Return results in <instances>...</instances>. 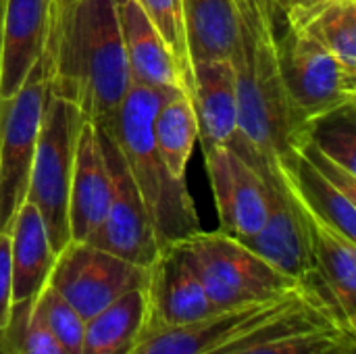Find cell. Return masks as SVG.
<instances>
[{
  "label": "cell",
  "instance_id": "cell-25",
  "mask_svg": "<svg viewBox=\"0 0 356 354\" xmlns=\"http://www.w3.org/2000/svg\"><path fill=\"white\" fill-rule=\"evenodd\" d=\"M0 354H69L44 328L33 300L13 303L8 323L0 336Z\"/></svg>",
  "mask_w": 356,
  "mask_h": 354
},
{
  "label": "cell",
  "instance_id": "cell-30",
  "mask_svg": "<svg viewBox=\"0 0 356 354\" xmlns=\"http://www.w3.org/2000/svg\"><path fill=\"white\" fill-rule=\"evenodd\" d=\"M13 307V269H10V236L0 234V336L8 323Z\"/></svg>",
  "mask_w": 356,
  "mask_h": 354
},
{
  "label": "cell",
  "instance_id": "cell-6",
  "mask_svg": "<svg viewBox=\"0 0 356 354\" xmlns=\"http://www.w3.org/2000/svg\"><path fill=\"white\" fill-rule=\"evenodd\" d=\"M277 61L290 108L305 140L315 121L356 102V69L346 67L307 31L294 27L277 31Z\"/></svg>",
  "mask_w": 356,
  "mask_h": 354
},
{
  "label": "cell",
  "instance_id": "cell-15",
  "mask_svg": "<svg viewBox=\"0 0 356 354\" xmlns=\"http://www.w3.org/2000/svg\"><path fill=\"white\" fill-rule=\"evenodd\" d=\"M188 90L200 146H227L240 131L238 81L232 58L194 61Z\"/></svg>",
  "mask_w": 356,
  "mask_h": 354
},
{
  "label": "cell",
  "instance_id": "cell-17",
  "mask_svg": "<svg viewBox=\"0 0 356 354\" xmlns=\"http://www.w3.org/2000/svg\"><path fill=\"white\" fill-rule=\"evenodd\" d=\"M111 204V175L104 163L96 123L83 119L77 138L71 194L69 232L71 242H86L106 217Z\"/></svg>",
  "mask_w": 356,
  "mask_h": 354
},
{
  "label": "cell",
  "instance_id": "cell-19",
  "mask_svg": "<svg viewBox=\"0 0 356 354\" xmlns=\"http://www.w3.org/2000/svg\"><path fill=\"white\" fill-rule=\"evenodd\" d=\"M131 81L169 92L188 90L186 75L167 48L165 40L148 19L140 0H115ZM190 94V90H188Z\"/></svg>",
  "mask_w": 356,
  "mask_h": 354
},
{
  "label": "cell",
  "instance_id": "cell-1",
  "mask_svg": "<svg viewBox=\"0 0 356 354\" xmlns=\"http://www.w3.org/2000/svg\"><path fill=\"white\" fill-rule=\"evenodd\" d=\"M240 131L227 144L267 186L290 192L292 167L305 136L290 108L277 61V19L269 0H232Z\"/></svg>",
  "mask_w": 356,
  "mask_h": 354
},
{
  "label": "cell",
  "instance_id": "cell-27",
  "mask_svg": "<svg viewBox=\"0 0 356 354\" xmlns=\"http://www.w3.org/2000/svg\"><path fill=\"white\" fill-rule=\"evenodd\" d=\"M33 309L38 317L42 319L44 328L54 336V340L67 353H81L86 319L50 284H46L42 292L33 298Z\"/></svg>",
  "mask_w": 356,
  "mask_h": 354
},
{
  "label": "cell",
  "instance_id": "cell-31",
  "mask_svg": "<svg viewBox=\"0 0 356 354\" xmlns=\"http://www.w3.org/2000/svg\"><path fill=\"white\" fill-rule=\"evenodd\" d=\"M271 6H273V13H275V19H277V27L284 25L286 19L294 17V15H300V13H307L319 4H323L325 0H269Z\"/></svg>",
  "mask_w": 356,
  "mask_h": 354
},
{
  "label": "cell",
  "instance_id": "cell-10",
  "mask_svg": "<svg viewBox=\"0 0 356 354\" xmlns=\"http://www.w3.org/2000/svg\"><path fill=\"white\" fill-rule=\"evenodd\" d=\"M48 284L88 321L131 290L148 286V269L88 242H69L54 259Z\"/></svg>",
  "mask_w": 356,
  "mask_h": 354
},
{
  "label": "cell",
  "instance_id": "cell-9",
  "mask_svg": "<svg viewBox=\"0 0 356 354\" xmlns=\"http://www.w3.org/2000/svg\"><path fill=\"white\" fill-rule=\"evenodd\" d=\"M96 127L111 175V204L106 217L86 242L138 267L150 269L161 252L152 221L113 138V131L106 125L96 123Z\"/></svg>",
  "mask_w": 356,
  "mask_h": 354
},
{
  "label": "cell",
  "instance_id": "cell-29",
  "mask_svg": "<svg viewBox=\"0 0 356 354\" xmlns=\"http://www.w3.org/2000/svg\"><path fill=\"white\" fill-rule=\"evenodd\" d=\"M296 152H300L323 177H327L334 186H338L348 198H353L356 200V173H350V171H346L344 167H340L336 161H332L330 156H325L317 146H313L309 140H305L300 146H298V150Z\"/></svg>",
  "mask_w": 356,
  "mask_h": 354
},
{
  "label": "cell",
  "instance_id": "cell-21",
  "mask_svg": "<svg viewBox=\"0 0 356 354\" xmlns=\"http://www.w3.org/2000/svg\"><path fill=\"white\" fill-rule=\"evenodd\" d=\"M146 325V288L131 290L86 321L79 354H131Z\"/></svg>",
  "mask_w": 356,
  "mask_h": 354
},
{
  "label": "cell",
  "instance_id": "cell-16",
  "mask_svg": "<svg viewBox=\"0 0 356 354\" xmlns=\"http://www.w3.org/2000/svg\"><path fill=\"white\" fill-rule=\"evenodd\" d=\"M307 219L315 271L305 286L317 290L332 305L338 319L356 332V242L309 213Z\"/></svg>",
  "mask_w": 356,
  "mask_h": 354
},
{
  "label": "cell",
  "instance_id": "cell-26",
  "mask_svg": "<svg viewBox=\"0 0 356 354\" xmlns=\"http://www.w3.org/2000/svg\"><path fill=\"white\" fill-rule=\"evenodd\" d=\"M307 140L340 167L356 173L355 104L334 111L315 121L309 129Z\"/></svg>",
  "mask_w": 356,
  "mask_h": 354
},
{
  "label": "cell",
  "instance_id": "cell-13",
  "mask_svg": "<svg viewBox=\"0 0 356 354\" xmlns=\"http://www.w3.org/2000/svg\"><path fill=\"white\" fill-rule=\"evenodd\" d=\"M146 296V330L184 325L219 313L179 244H171L159 252L154 265L148 269Z\"/></svg>",
  "mask_w": 356,
  "mask_h": 354
},
{
  "label": "cell",
  "instance_id": "cell-20",
  "mask_svg": "<svg viewBox=\"0 0 356 354\" xmlns=\"http://www.w3.org/2000/svg\"><path fill=\"white\" fill-rule=\"evenodd\" d=\"M13 303L33 300L48 284L54 267V250L38 209L23 200L8 227Z\"/></svg>",
  "mask_w": 356,
  "mask_h": 354
},
{
  "label": "cell",
  "instance_id": "cell-23",
  "mask_svg": "<svg viewBox=\"0 0 356 354\" xmlns=\"http://www.w3.org/2000/svg\"><path fill=\"white\" fill-rule=\"evenodd\" d=\"M152 136L169 173L186 182L188 161L198 142V121L188 90L163 92L152 119Z\"/></svg>",
  "mask_w": 356,
  "mask_h": 354
},
{
  "label": "cell",
  "instance_id": "cell-7",
  "mask_svg": "<svg viewBox=\"0 0 356 354\" xmlns=\"http://www.w3.org/2000/svg\"><path fill=\"white\" fill-rule=\"evenodd\" d=\"M46 94V73L40 58L23 86L13 96L0 98V234L8 232L27 194Z\"/></svg>",
  "mask_w": 356,
  "mask_h": 354
},
{
  "label": "cell",
  "instance_id": "cell-32",
  "mask_svg": "<svg viewBox=\"0 0 356 354\" xmlns=\"http://www.w3.org/2000/svg\"><path fill=\"white\" fill-rule=\"evenodd\" d=\"M2 15H4V0H0V52H2Z\"/></svg>",
  "mask_w": 356,
  "mask_h": 354
},
{
  "label": "cell",
  "instance_id": "cell-2",
  "mask_svg": "<svg viewBox=\"0 0 356 354\" xmlns=\"http://www.w3.org/2000/svg\"><path fill=\"white\" fill-rule=\"evenodd\" d=\"M48 96L92 123H113L131 88L115 0H52L42 54Z\"/></svg>",
  "mask_w": 356,
  "mask_h": 354
},
{
  "label": "cell",
  "instance_id": "cell-22",
  "mask_svg": "<svg viewBox=\"0 0 356 354\" xmlns=\"http://www.w3.org/2000/svg\"><path fill=\"white\" fill-rule=\"evenodd\" d=\"M315 219L356 242V200L323 177L300 152L294 156L290 192Z\"/></svg>",
  "mask_w": 356,
  "mask_h": 354
},
{
  "label": "cell",
  "instance_id": "cell-12",
  "mask_svg": "<svg viewBox=\"0 0 356 354\" xmlns=\"http://www.w3.org/2000/svg\"><path fill=\"white\" fill-rule=\"evenodd\" d=\"M202 152L221 232L236 240L254 236L269 213L265 179L229 146H207Z\"/></svg>",
  "mask_w": 356,
  "mask_h": 354
},
{
  "label": "cell",
  "instance_id": "cell-14",
  "mask_svg": "<svg viewBox=\"0 0 356 354\" xmlns=\"http://www.w3.org/2000/svg\"><path fill=\"white\" fill-rule=\"evenodd\" d=\"M267 190L269 213L263 227L240 242L288 277L305 284L315 271L307 213L292 194L273 186Z\"/></svg>",
  "mask_w": 356,
  "mask_h": 354
},
{
  "label": "cell",
  "instance_id": "cell-28",
  "mask_svg": "<svg viewBox=\"0 0 356 354\" xmlns=\"http://www.w3.org/2000/svg\"><path fill=\"white\" fill-rule=\"evenodd\" d=\"M148 19L154 23L156 31L165 40L167 48L179 63L186 81L190 83L192 61L188 52V38H186V23H184V6L181 0H140Z\"/></svg>",
  "mask_w": 356,
  "mask_h": 354
},
{
  "label": "cell",
  "instance_id": "cell-3",
  "mask_svg": "<svg viewBox=\"0 0 356 354\" xmlns=\"http://www.w3.org/2000/svg\"><path fill=\"white\" fill-rule=\"evenodd\" d=\"M161 96V90L131 81L115 121L106 127L113 131L163 250L200 232V221L188 184L169 173L154 144L152 119Z\"/></svg>",
  "mask_w": 356,
  "mask_h": 354
},
{
  "label": "cell",
  "instance_id": "cell-8",
  "mask_svg": "<svg viewBox=\"0 0 356 354\" xmlns=\"http://www.w3.org/2000/svg\"><path fill=\"white\" fill-rule=\"evenodd\" d=\"M313 288L300 286L298 290L261 305H250L232 311H219L204 319L173 325L150 328L142 334L131 354H217L234 348L248 334L269 325L288 311L311 298Z\"/></svg>",
  "mask_w": 356,
  "mask_h": 354
},
{
  "label": "cell",
  "instance_id": "cell-11",
  "mask_svg": "<svg viewBox=\"0 0 356 354\" xmlns=\"http://www.w3.org/2000/svg\"><path fill=\"white\" fill-rule=\"evenodd\" d=\"M356 332H350L332 305L313 290L296 309L248 334L234 348L217 354H355Z\"/></svg>",
  "mask_w": 356,
  "mask_h": 354
},
{
  "label": "cell",
  "instance_id": "cell-24",
  "mask_svg": "<svg viewBox=\"0 0 356 354\" xmlns=\"http://www.w3.org/2000/svg\"><path fill=\"white\" fill-rule=\"evenodd\" d=\"M282 27L307 31L346 67L356 69V0H325L307 13L286 19Z\"/></svg>",
  "mask_w": 356,
  "mask_h": 354
},
{
  "label": "cell",
  "instance_id": "cell-5",
  "mask_svg": "<svg viewBox=\"0 0 356 354\" xmlns=\"http://www.w3.org/2000/svg\"><path fill=\"white\" fill-rule=\"evenodd\" d=\"M81 121L83 117L75 104L46 94L25 200L38 209L54 255L71 242L69 194Z\"/></svg>",
  "mask_w": 356,
  "mask_h": 354
},
{
  "label": "cell",
  "instance_id": "cell-4",
  "mask_svg": "<svg viewBox=\"0 0 356 354\" xmlns=\"http://www.w3.org/2000/svg\"><path fill=\"white\" fill-rule=\"evenodd\" d=\"M175 244L184 248L217 311L269 303L302 286L221 230H200Z\"/></svg>",
  "mask_w": 356,
  "mask_h": 354
},
{
  "label": "cell",
  "instance_id": "cell-18",
  "mask_svg": "<svg viewBox=\"0 0 356 354\" xmlns=\"http://www.w3.org/2000/svg\"><path fill=\"white\" fill-rule=\"evenodd\" d=\"M52 0H4L0 98L13 96L42 58Z\"/></svg>",
  "mask_w": 356,
  "mask_h": 354
}]
</instances>
